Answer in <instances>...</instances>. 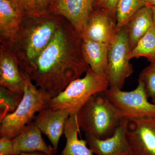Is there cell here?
<instances>
[{
	"label": "cell",
	"instance_id": "cell-7",
	"mask_svg": "<svg viewBox=\"0 0 155 155\" xmlns=\"http://www.w3.org/2000/svg\"><path fill=\"white\" fill-rule=\"evenodd\" d=\"M109 101L128 120L155 117V104L150 103L143 84L138 81V86L130 91L109 88L104 91Z\"/></svg>",
	"mask_w": 155,
	"mask_h": 155
},
{
	"label": "cell",
	"instance_id": "cell-25",
	"mask_svg": "<svg viewBox=\"0 0 155 155\" xmlns=\"http://www.w3.org/2000/svg\"><path fill=\"white\" fill-rule=\"evenodd\" d=\"M119 0H98L97 5L101 8L109 11L116 20V8Z\"/></svg>",
	"mask_w": 155,
	"mask_h": 155
},
{
	"label": "cell",
	"instance_id": "cell-2",
	"mask_svg": "<svg viewBox=\"0 0 155 155\" xmlns=\"http://www.w3.org/2000/svg\"><path fill=\"white\" fill-rule=\"evenodd\" d=\"M64 19L48 11L38 16H25L14 38L3 45L10 50L25 74L28 73Z\"/></svg>",
	"mask_w": 155,
	"mask_h": 155
},
{
	"label": "cell",
	"instance_id": "cell-30",
	"mask_svg": "<svg viewBox=\"0 0 155 155\" xmlns=\"http://www.w3.org/2000/svg\"><path fill=\"white\" fill-rule=\"evenodd\" d=\"M152 102L153 104H155V99L152 100Z\"/></svg>",
	"mask_w": 155,
	"mask_h": 155
},
{
	"label": "cell",
	"instance_id": "cell-27",
	"mask_svg": "<svg viewBox=\"0 0 155 155\" xmlns=\"http://www.w3.org/2000/svg\"><path fill=\"white\" fill-rule=\"evenodd\" d=\"M141 3L143 6L151 7L155 5V0H141Z\"/></svg>",
	"mask_w": 155,
	"mask_h": 155
},
{
	"label": "cell",
	"instance_id": "cell-18",
	"mask_svg": "<svg viewBox=\"0 0 155 155\" xmlns=\"http://www.w3.org/2000/svg\"><path fill=\"white\" fill-rule=\"evenodd\" d=\"M153 25L151 8L143 6L137 11L126 25L130 51Z\"/></svg>",
	"mask_w": 155,
	"mask_h": 155
},
{
	"label": "cell",
	"instance_id": "cell-23",
	"mask_svg": "<svg viewBox=\"0 0 155 155\" xmlns=\"http://www.w3.org/2000/svg\"><path fill=\"white\" fill-rule=\"evenodd\" d=\"M15 7L25 16H38L36 0H11Z\"/></svg>",
	"mask_w": 155,
	"mask_h": 155
},
{
	"label": "cell",
	"instance_id": "cell-31",
	"mask_svg": "<svg viewBox=\"0 0 155 155\" xmlns=\"http://www.w3.org/2000/svg\"><path fill=\"white\" fill-rule=\"evenodd\" d=\"M19 155L12 154V155Z\"/></svg>",
	"mask_w": 155,
	"mask_h": 155
},
{
	"label": "cell",
	"instance_id": "cell-22",
	"mask_svg": "<svg viewBox=\"0 0 155 155\" xmlns=\"http://www.w3.org/2000/svg\"><path fill=\"white\" fill-rule=\"evenodd\" d=\"M138 81L143 84L148 98L155 99V60L140 74Z\"/></svg>",
	"mask_w": 155,
	"mask_h": 155
},
{
	"label": "cell",
	"instance_id": "cell-26",
	"mask_svg": "<svg viewBox=\"0 0 155 155\" xmlns=\"http://www.w3.org/2000/svg\"><path fill=\"white\" fill-rule=\"evenodd\" d=\"M52 0H36V9L39 14L48 12Z\"/></svg>",
	"mask_w": 155,
	"mask_h": 155
},
{
	"label": "cell",
	"instance_id": "cell-20",
	"mask_svg": "<svg viewBox=\"0 0 155 155\" xmlns=\"http://www.w3.org/2000/svg\"><path fill=\"white\" fill-rule=\"evenodd\" d=\"M143 6L141 0H119L116 8V32L126 26L137 11Z\"/></svg>",
	"mask_w": 155,
	"mask_h": 155
},
{
	"label": "cell",
	"instance_id": "cell-13",
	"mask_svg": "<svg viewBox=\"0 0 155 155\" xmlns=\"http://www.w3.org/2000/svg\"><path fill=\"white\" fill-rule=\"evenodd\" d=\"M103 9L92 13L82 39L110 45L116 35V20L109 11Z\"/></svg>",
	"mask_w": 155,
	"mask_h": 155
},
{
	"label": "cell",
	"instance_id": "cell-29",
	"mask_svg": "<svg viewBox=\"0 0 155 155\" xmlns=\"http://www.w3.org/2000/svg\"><path fill=\"white\" fill-rule=\"evenodd\" d=\"M152 11L153 23L155 27V5L151 7Z\"/></svg>",
	"mask_w": 155,
	"mask_h": 155
},
{
	"label": "cell",
	"instance_id": "cell-3",
	"mask_svg": "<svg viewBox=\"0 0 155 155\" xmlns=\"http://www.w3.org/2000/svg\"><path fill=\"white\" fill-rule=\"evenodd\" d=\"M76 115L79 127L84 134L102 140L114 135L123 118L104 92L93 95Z\"/></svg>",
	"mask_w": 155,
	"mask_h": 155
},
{
	"label": "cell",
	"instance_id": "cell-8",
	"mask_svg": "<svg viewBox=\"0 0 155 155\" xmlns=\"http://www.w3.org/2000/svg\"><path fill=\"white\" fill-rule=\"evenodd\" d=\"M97 0H54L48 11L67 19L82 38Z\"/></svg>",
	"mask_w": 155,
	"mask_h": 155
},
{
	"label": "cell",
	"instance_id": "cell-32",
	"mask_svg": "<svg viewBox=\"0 0 155 155\" xmlns=\"http://www.w3.org/2000/svg\"><path fill=\"white\" fill-rule=\"evenodd\" d=\"M53 1H54V0H52V2Z\"/></svg>",
	"mask_w": 155,
	"mask_h": 155
},
{
	"label": "cell",
	"instance_id": "cell-10",
	"mask_svg": "<svg viewBox=\"0 0 155 155\" xmlns=\"http://www.w3.org/2000/svg\"><path fill=\"white\" fill-rule=\"evenodd\" d=\"M129 120L122 118L120 125L113 136L99 139L84 134L89 148L97 155H131L127 137Z\"/></svg>",
	"mask_w": 155,
	"mask_h": 155
},
{
	"label": "cell",
	"instance_id": "cell-1",
	"mask_svg": "<svg viewBox=\"0 0 155 155\" xmlns=\"http://www.w3.org/2000/svg\"><path fill=\"white\" fill-rule=\"evenodd\" d=\"M82 41L65 19L25 74L37 87L58 94L90 68L82 55Z\"/></svg>",
	"mask_w": 155,
	"mask_h": 155
},
{
	"label": "cell",
	"instance_id": "cell-16",
	"mask_svg": "<svg viewBox=\"0 0 155 155\" xmlns=\"http://www.w3.org/2000/svg\"><path fill=\"white\" fill-rule=\"evenodd\" d=\"M109 47L110 45L83 40L81 48L84 59L90 69L107 77Z\"/></svg>",
	"mask_w": 155,
	"mask_h": 155
},
{
	"label": "cell",
	"instance_id": "cell-24",
	"mask_svg": "<svg viewBox=\"0 0 155 155\" xmlns=\"http://www.w3.org/2000/svg\"><path fill=\"white\" fill-rule=\"evenodd\" d=\"M14 154L12 139L7 137L0 139V155Z\"/></svg>",
	"mask_w": 155,
	"mask_h": 155
},
{
	"label": "cell",
	"instance_id": "cell-28",
	"mask_svg": "<svg viewBox=\"0 0 155 155\" xmlns=\"http://www.w3.org/2000/svg\"><path fill=\"white\" fill-rule=\"evenodd\" d=\"M19 155H47L44 153L40 152H34L22 153Z\"/></svg>",
	"mask_w": 155,
	"mask_h": 155
},
{
	"label": "cell",
	"instance_id": "cell-15",
	"mask_svg": "<svg viewBox=\"0 0 155 155\" xmlns=\"http://www.w3.org/2000/svg\"><path fill=\"white\" fill-rule=\"evenodd\" d=\"M25 17L11 0H0L1 44H7L14 38Z\"/></svg>",
	"mask_w": 155,
	"mask_h": 155
},
{
	"label": "cell",
	"instance_id": "cell-14",
	"mask_svg": "<svg viewBox=\"0 0 155 155\" xmlns=\"http://www.w3.org/2000/svg\"><path fill=\"white\" fill-rule=\"evenodd\" d=\"M41 133L35 122L31 121L18 135L12 139L14 154L34 152H40L47 155L55 154V150L53 147L46 144Z\"/></svg>",
	"mask_w": 155,
	"mask_h": 155
},
{
	"label": "cell",
	"instance_id": "cell-19",
	"mask_svg": "<svg viewBox=\"0 0 155 155\" xmlns=\"http://www.w3.org/2000/svg\"><path fill=\"white\" fill-rule=\"evenodd\" d=\"M144 57L150 62L155 60V27L153 25L139 41L129 55L130 60Z\"/></svg>",
	"mask_w": 155,
	"mask_h": 155
},
{
	"label": "cell",
	"instance_id": "cell-17",
	"mask_svg": "<svg viewBox=\"0 0 155 155\" xmlns=\"http://www.w3.org/2000/svg\"><path fill=\"white\" fill-rule=\"evenodd\" d=\"M80 127L77 115H70L65 124L64 134L67 139L66 146L60 155H93L92 151L87 147L86 140L79 139Z\"/></svg>",
	"mask_w": 155,
	"mask_h": 155
},
{
	"label": "cell",
	"instance_id": "cell-6",
	"mask_svg": "<svg viewBox=\"0 0 155 155\" xmlns=\"http://www.w3.org/2000/svg\"><path fill=\"white\" fill-rule=\"evenodd\" d=\"M130 51L126 26L116 32L109 47L107 76L109 88L122 90L125 79L133 73L129 58Z\"/></svg>",
	"mask_w": 155,
	"mask_h": 155
},
{
	"label": "cell",
	"instance_id": "cell-4",
	"mask_svg": "<svg viewBox=\"0 0 155 155\" xmlns=\"http://www.w3.org/2000/svg\"><path fill=\"white\" fill-rule=\"evenodd\" d=\"M25 88L22 101L16 110L0 120V137L13 139L32 121L35 115L49 106L56 93L39 88L24 73Z\"/></svg>",
	"mask_w": 155,
	"mask_h": 155
},
{
	"label": "cell",
	"instance_id": "cell-9",
	"mask_svg": "<svg viewBox=\"0 0 155 155\" xmlns=\"http://www.w3.org/2000/svg\"><path fill=\"white\" fill-rule=\"evenodd\" d=\"M127 137L131 155H155V116L129 120Z\"/></svg>",
	"mask_w": 155,
	"mask_h": 155
},
{
	"label": "cell",
	"instance_id": "cell-21",
	"mask_svg": "<svg viewBox=\"0 0 155 155\" xmlns=\"http://www.w3.org/2000/svg\"><path fill=\"white\" fill-rule=\"evenodd\" d=\"M22 98L23 95L0 86V120L16 110Z\"/></svg>",
	"mask_w": 155,
	"mask_h": 155
},
{
	"label": "cell",
	"instance_id": "cell-12",
	"mask_svg": "<svg viewBox=\"0 0 155 155\" xmlns=\"http://www.w3.org/2000/svg\"><path fill=\"white\" fill-rule=\"evenodd\" d=\"M0 86L23 95L25 88L24 73L5 46L0 45Z\"/></svg>",
	"mask_w": 155,
	"mask_h": 155
},
{
	"label": "cell",
	"instance_id": "cell-5",
	"mask_svg": "<svg viewBox=\"0 0 155 155\" xmlns=\"http://www.w3.org/2000/svg\"><path fill=\"white\" fill-rule=\"evenodd\" d=\"M110 87L107 77L99 75L90 68L85 76L72 81L63 91L50 100L49 106L68 111L70 115L77 114L93 95L104 92Z\"/></svg>",
	"mask_w": 155,
	"mask_h": 155
},
{
	"label": "cell",
	"instance_id": "cell-11",
	"mask_svg": "<svg viewBox=\"0 0 155 155\" xmlns=\"http://www.w3.org/2000/svg\"><path fill=\"white\" fill-rule=\"evenodd\" d=\"M69 116L70 114L66 110L53 109L48 106L40 111L35 117V125L47 137L56 152Z\"/></svg>",
	"mask_w": 155,
	"mask_h": 155
}]
</instances>
